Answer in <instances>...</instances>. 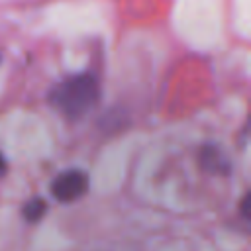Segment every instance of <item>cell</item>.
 Here are the masks:
<instances>
[{"instance_id": "3", "label": "cell", "mask_w": 251, "mask_h": 251, "mask_svg": "<svg viewBox=\"0 0 251 251\" xmlns=\"http://www.w3.org/2000/svg\"><path fill=\"white\" fill-rule=\"evenodd\" d=\"M24 214H25V218H27V220H31V222L39 220V218L45 214V202H43L41 198H33V200L25 206Z\"/></svg>"}, {"instance_id": "2", "label": "cell", "mask_w": 251, "mask_h": 251, "mask_svg": "<svg viewBox=\"0 0 251 251\" xmlns=\"http://www.w3.org/2000/svg\"><path fill=\"white\" fill-rule=\"evenodd\" d=\"M90 186V178L80 169H67L59 173L51 182V196L57 202H76L80 200Z\"/></svg>"}, {"instance_id": "1", "label": "cell", "mask_w": 251, "mask_h": 251, "mask_svg": "<svg viewBox=\"0 0 251 251\" xmlns=\"http://www.w3.org/2000/svg\"><path fill=\"white\" fill-rule=\"evenodd\" d=\"M100 88L92 75H73L61 80L49 94V104L69 120L84 118L98 102Z\"/></svg>"}]
</instances>
